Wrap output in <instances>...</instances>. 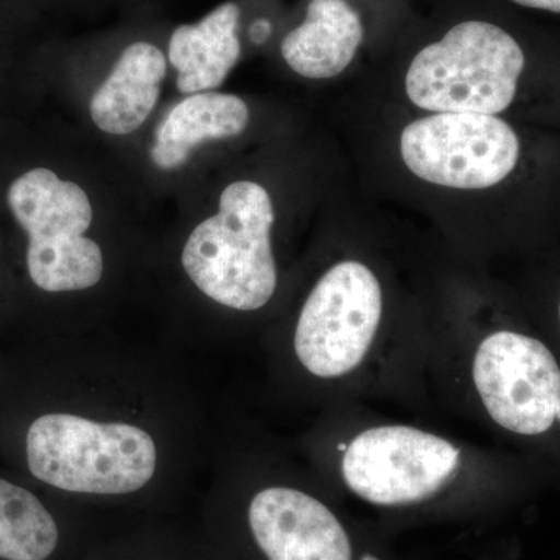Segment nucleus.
<instances>
[{
	"label": "nucleus",
	"instance_id": "1",
	"mask_svg": "<svg viewBox=\"0 0 560 560\" xmlns=\"http://www.w3.org/2000/svg\"><path fill=\"white\" fill-rule=\"evenodd\" d=\"M349 495L377 511H440L463 499L471 460L463 445L433 431L377 423L338 444Z\"/></svg>",
	"mask_w": 560,
	"mask_h": 560
},
{
	"label": "nucleus",
	"instance_id": "2",
	"mask_svg": "<svg viewBox=\"0 0 560 560\" xmlns=\"http://www.w3.org/2000/svg\"><path fill=\"white\" fill-rule=\"evenodd\" d=\"M272 224L271 198L260 184H231L221 194L219 213L191 232L183 250L184 270L224 307L259 311L278 287Z\"/></svg>",
	"mask_w": 560,
	"mask_h": 560
},
{
	"label": "nucleus",
	"instance_id": "3",
	"mask_svg": "<svg viewBox=\"0 0 560 560\" xmlns=\"http://www.w3.org/2000/svg\"><path fill=\"white\" fill-rule=\"evenodd\" d=\"M526 57L497 22L463 20L425 44L408 68V98L420 109L495 116L511 105Z\"/></svg>",
	"mask_w": 560,
	"mask_h": 560
},
{
	"label": "nucleus",
	"instance_id": "4",
	"mask_svg": "<svg viewBox=\"0 0 560 560\" xmlns=\"http://www.w3.org/2000/svg\"><path fill=\"white\" fill-rule=\"evenodd\" d=\"M33 477L84 495H128L149 485L158 452L147 431L73 415L40 416L27 433Z\"/></svg>",
	"mask_w": 560,
	"mask_h": 560
},
{
	"label": "nucleus",
	"instance_id": "5",
	"mask_svg": "<svg viewBox=\"0 0 560 560\" xmlns=\"http://www.w3.org/2000/svg\"><path fill=\"white\" fill-rule=\"evenodd\" d=\"M385 296L368 265L342 260L324 272L302 305L294 353L313 377L352 381L377 355Z\"/></svg>",
	"mask_w": 560,
	"mask_h": 560
},
{
	"label": "nucleus",
	"instance_id": "6",
	"mask_svg": "<svg viewBox=\"0 0 560 560\" xmlns=\"http://www.w3.org/2000/svg\"><path fill=\"white\" fill-rule=\"evenodd\" d=\"M7 200L28 234L27 267L38 289L62 293L101 282V246L84 237L92 223L86 191L47 168H33L11 183Z\"/></svg>",
	"mask_w": 560,
	"mask_h": 560
},
{
	"label": "nucleus",
	"instance_id": "7",
	"mask_svg": "<svg viewBox=\"0 0 560 560\" xmlns=\"http://www.w3.org/2000/svg\"><path fill=\"white\" fill-rule=\"evenodd\" d=\"M467 372L475 401L499 429L539 438L560 425V366L545 342L490 331L471 348Z\"/></svg>",
	"mask_w": 560,
	"mask_h": 560
},
{
	"label": "nucleus",
	"instance_id": "8",
	"mask_svg": "<svg viewBox=\"0 0 560 560\" xmlns=\"http://www.w3.org/2000/svg\"><path fill=\"white\" fill-rule=\"evenodd\" d=\"M400 153L420 179L452 189H488L514 172L517 135L489 114L436 113L401 131Z\"/></svg>",
	"mask_w": 560,
	"mask_h": 560
},
{
	"label": "nucleus",
	"instance_id": "9",
	"mask_svg": "<svg viewBox=\"0 0 560 560\" xmlns=\"http://www.w3.org/2000/svg\"><path fill=\"white\" fill-rule=\"evenodd\" d=\"M245 528L257 560H393L326 501L289 486L259 490L246 508Z\"/></svg>",
	"mask_w": 560,
	"mask_h": 560
},
{
	"label": "nucleus",
	"instance_id": "10",
	"mask_svg": "<svg viewBox=\"0 0 560 560\" xmlns=\"http://www.w3.org/2000/svg\"><path fill=\"white\" fill-rule=\"evenodd\" d=\"M366 28L350 0H311L304 20L280 39V55L298 75L327 80L349 68Z\"/></svg>",
	"mask_w": 560,
	"mask_h": 560
},
{
	"label": "nucleus",
	"instance_id": "11",
	"mask_svg": "<svg viewBox=\"0 0 560 560\" xmlns=\"http://www.w3.org/2000/svg\"><path fill=\"white\" fill-rule=\"evenodd\" d=\"M242 7L228 0L195 24L172 32L167 60L178 72L183 94H200L221 86L242 55Z\"/></svg>",
	"mask_w": 560,
	"mask_h": 560
},
{
	"label": "nucleus",
	"instance_id": "12",
	"mask_svg": "<svg viewBox=\"0 0 560 560\" xmlns=\"http://www.w3.org/2000/svg\"><path fill=\"white\" fill-rule=\"evenodd\" d=\"M167 62V55L151 40L136 39L127 44L108 79L92 97L94 124L113 136L139 130L160 98Z\"/></svg>",
	"mask_w": 560,
	"mask_h": 560
},
{
	"label": "nucleus",
	"instance_id": "13",
	"mask_svg": "<svg viewBox=\"0 0 560 560\" xmlns=\"http://www.w3.org/2000/svg\"><path fill=\"white\" fill-rule=\"evenodd\" d=\"M248 124V105L237 95L219 92L190 95L173 106L158 127L151 160L162 171H176L202 142L235 138Z\"/></svg>",
	"mask_w": 560,
	"mask_h": 560
},
{
	"label": "nucleus",
	"instance_id": "14",
	"mask_svg": "<svg viewBox=\"0 0 560 560\" xmlns=\"http://www.w3.org/2000/svg\"><path fill=\"white\" fill-rule=\"evenodd\" d=\"M62 537L60 522L35 493L0 480V560H57Z\"/></svg>",
	"mask_w": 560,
	"mask_h": 560
},
{
	"label": "nucleus",
	"instance_id": "15",
	"mask_svg": "<svg viewBox=\"0 0 560 560\" xmlns=\"http://www.w3.org/2000/svg\"><path fill=\"white\" fill-rule=\"evenodd\" d=\"M272 25L270 20H267V18H260V20L254 21L249 27L250 43L256 44V46H261V44H265L270 39Z\"/></svg>",
	"mask_w": 560,
	"mask_h": 560
},
{
	"label": "nucleus",
	"instance_id": "16",
	"mask_svg": "<svg viewBox=\"0 0 560 560\" xmlns=\"http://www.w3.org/2000/svg\"><path fill=\"white\" fill-rule=\"evenodd\" d=\"M559 323H560V302H559Z\"/></svg>",
	"mask_w": 560,
	"mask_h": 560
}]
</instances>
